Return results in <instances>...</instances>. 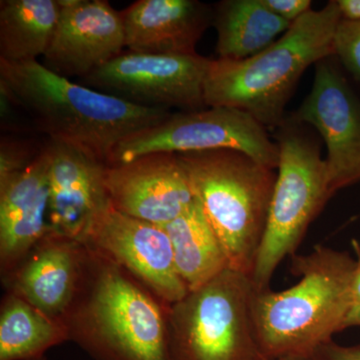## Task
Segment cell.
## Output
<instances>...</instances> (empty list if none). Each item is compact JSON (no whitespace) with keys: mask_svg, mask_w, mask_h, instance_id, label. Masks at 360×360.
<instances>
[{"mask_svg":"<svg viewBox=\"0 0 360 360\" xmlns=\"http://www.w3.org/2000/svg\"><path fill=\"white\" fill-rule=\"evenodd\" d=\"M82 243L129 272L168 307L188 293L175 266L169 236L160 225L111 207Z\"/></svg>","mask_w":360,"mask_h":360,"instance_id":"cell-11","label":"cell"},{"mask_svg":"<svg viewBox=\"0 0 360 360\" xmlns=\"http://www.w3.org/2000/svg\"><path fill=\"white\" fill-rule=\"evenodd\" d=\"M60 15L44 56L59 77H89L124 51L120 11L105 0H58Z\"/></svg>","mask_w":360,"mask_h":360,"instance_id":"cell-12","label":"cell"},{"mask_svg":"<svg viewBox=\"0 0 360 360\" xmlns=\"http://www.w3.org/2000/svg\"><path fill=\"white\" fill-rule=\"evenodd\" d=\"M248 274L231 267L168 307L175 360H260Z\"/></svg>","mask_w":360,"mask_h":360,"instance_id":"cell-7","label":"cell"},{"mask_svg":"<svg viewBox=\"0 0 360 360\" xmlns=\"http://www.w3.org/2000/svg\"><path fill=\"white\" fill-rule=\"evenodd\" d=\"M352 246L355 255H356V269H355L352 295H354V307L360 305V243L357 240H352Z\"/></svg>","mask_w":360,"mask_h":360,"instance_id":"cell-27","label":"cell"},{"mask_svg":"<svg viewBox=\"0 0 360 360\" xmlns=\"http://www.w3.org/2000/svg\"><path fill=\"white\" fill-rule=\"evenodd\" d=\"M341 20L336 0L309 11L274 44L243 60H210L205 103L245 111L266 129H278L304 71L335 56V35Z\"/></svg>","mask_w":360,"mask_h":360,"instance_id":"cell-4","label":"cell"},{"mask_svg":"<svg viewBox=\"0 0 360 360\" xmlns=\"http://www.w3.org/2000/svg\"><path fill=\"white\" fill-rule=\"evenodd\" d=\"M125 49L155 56H193L214 11L198 0H139L120 11Z\"/></svg>","mask_w":360,"mask_h":360,"instance_id":"cell-17","label":"cell"},{"mask_svg":"<svg viewBox=\"0 0 360 360\" xmlns=\"http://www.w3.org/2000/svg\"><path fill=\"white\" fill-rule=\"evenodd\" d=\"M321 360H360V345L341 347L330 342L317 352Z\"/></svg>","mask_w":360,"mask_h":360,"instance_id":"cell-25","label":"cell"},{"mask_svg":"<svg viewBox=\"0 0 360 360\" xmlns=\"http://www.w3.org/2000/svg\"><path fill=\"white\" fill-rule=\"evenodd\" d=\"M63 321L70 340L94 359L175 360L168 305L89 248L79 288Z\"/></svg>","mask_w":360,"mask_h":360,"instance_id":"cell-2","label":"cell"},{"mask_svg":"<svg viewBox=\"0 0 360 360\" xmlns=\"http://www.w3.org/2000/svg\"><path fill=\"white\" fill-rule=\"evenodd\" d=\"M350 326H360V305L354 307L348 315L347 322H345V328Z\"/></svg>","mask_w":360,"mask_h":360,"instance_id":"cell-29","label":"cell"},{"mask_svg":"<svg viewBox=\"0 0 360 360\" xmlns=\"http://www.w3.org/2000/svg\"><path fill=\"white\" fill-rule=\"evenodd\" d=\"M300 276L283 291L257 290L253 319L265 357L315 354L345 328L354 309L356 260L347 252L316 245L307 255H293Z\"/></svg>","mask_w":360,"mask_h":360,"instance_id":"cell-3","label":"cell"},{"mask_svg":"<svg viewBox=\"0 0 360 360\" xmlns=\"http://www.w3.org/2000/svg\"><path fill=\"white\" fill-rule=\"evenodd\" d=\"M260 360H321L319 354L310 355H284L278 357H262Z\"/></svg>","mask_w":360,"mask_h":360,"instance_id":"cell-28","label":"cell"},{"mask_svg":"<svg viewBox=\"0 0 360 360\" xmlns=\"http://www.w3.org/2000/svg\"><path fill=\"white\" fill-rule=\"evenodd\" d=\"M44 146L35 141L2 135L0 141V179L22 172L39 158Z\"/></svg>","mask_w":360,"mask_h":360,"instance_id":"cell-22","label":"cell"},{"mask_svg":"<svg viewBox=\"0 0 360 360\" xmlns=\"http://www.w3.org/2000/svg\"><path fill=\"white\" fill-rule=\"evenodd\" d=\"M105 186L115 210L158 225L174 221L194 201L176 153H148L106 165Z\"/></svg>","mask_w":360,"mask_h":360,"instance_id":"cell-13","label":"cell"},{"mask_svg":"<svg viewBox=\"0 0 360 360\" xmlns=\"http://www.w3.org/2000/svg\"><path fill=\"white\" fill-rule=\"evenodd\" d=\"M49 146L22 172L0 179V269L11 272L51 233Z\"/></svg>","mask_w":360,"mask_h":360,"instance_id":"cell-16","label":"cell"},{"mask_svg":"<svg viewBox=\"0 0 360 360\" xmlns=\"http://www.w3.org/2000/svg\"><path fill=\"white\" fill-rule=\"evenodd\" d=\"M335 56L343 68L360 82V20L341 18L335 35Z\"/></svg>","mask_w":360,"mask_h":360,"instance_id":"cell-23","label":"cell"},{"mask_svg":"<svg viewBox=\"0 0 360 360\" xmlns=\"http://www.w3.org/2000/svg\"><path fill=\"white\" fill-rule=\"evenodd\" d=\"M34 360H46V359H45V356H42V357H40V359H34Z\"/></svg>","mask_w":360,"mask_h":360,"instance_id":"cell-30","label":"cell"},{"mask_svg":"<svg viewBox=\"0 0 360 360\" xmlns=\"http://www.w3.org/2000/svg\"><path fill=\"white\" fill-rule=\"evenodd\" d=\"M68 340L63 321L6 292L0 307V360L40 359L49 348Z\"/></svg>","mask_w":360,"mask_h":360,"instance_id":"cell-21","label":"cell"},{"mask_svg":"<svg viewBox=\"0 0 360 360\" xmlns=\"http://www.w3.org/2000/svg\"><path fill=\"white\" fill-rule=\"evenodd\" d=\"M309 125L286 116L276 129L279 163L266 226L251 279L257 290L269 288L281 262L295 255L310 224L329 198L328 168L321 143Z\"/></svg>","mask_w":360,"mask_h":360,"instance_id":"cell-6","label":"cell"},{"mask_svg":"<svg viewBox=\"0 0 360 360\" xmlns=\"http://www.w3.org/2000/svg\"><path fill=\"white\" fill-rule=\"evenodd\" d=\"M265 6L283 20L292 25L311 11L310 0H264Z\"/></svg>","mask_w":360,"mask_h":360,"instance_id":"cell-24","label":"cell"},{"mask_svg":"<svg viewBox=\"0 0 360 360\" xmlns=\"http://www.w3.org/2000/svg\"><path fill=\"white\" fill-rule=\"evenodd\" d=\"M212 59L193 56H155L123 51L78 84L148 108H207L205 82Z\"/></svg>","mask_w":360,"mask_h":360,"instance_id":"cell-9","label":"cell"},{"mask_svg":"<svg viewBox=\"0 0 360 360\" xmlns=\"http://www.w3.org/2000/svg\"><path fill=\"white\" fill-rule=\"evenodd\" d=\"M49 222L51 233L84 243L97 220L112 207L105 163L80 149L49 141Z\"/></svg>","mask_w":360,"mask_h":360,"instance_id":"cell-14","label":"cell"},{"mask_svg":"<svg viewBox=\"0 0 360 360\" xmlns=\"http://www.w3.org/2000/svg\"><path fill=\"white\" fill-rule=\"evenodd\" d=\"M219 59L243 60L274 44L291 23L265 6L264 0H224L213 7Z\"/></svg>","mask_w":360,"mask_h":360,"instance_id":"cell-18","label":"cell"},{"mask_svg":"<svg viewBox=\"0 0 360 360\" xmlns=\"http://www.w3.org/2000/svg\"><path fill=\"white\" fill-rule=\"evenodd\" d=\"M231 269L251 277L277 174L236 149L176 153Z\"/></svg>","mask_w":360,"mask_h":360,"instance_id":"cell-5","label":"cell"},{"mask_svg":"<svg viewBox=\"0 0 360 360\" xmlns=\"http://www.w3.org/2000/svg\"><path fill=\"white\" fill-rule=\"evenodd\" d=\"M0 85L49 141L80 149L105 165L120 142L174 113L134 105L71 82L39 60L0 59Z\"/></svg>","mask_w":360,"mask_h":360,"instance_id":"cell-1","label":"cell"},{"mask_svg":"<svg viewBox=\"0 0 360 360\" xmlns=\"http://www.w3.org/2000/svg\"><path fill=\"white\" fill-rule=\"evenodd\" d=\"M85 257L84 243L51 232L2 279L7 292L63 321L79 288Z\"/></svg>","mask_w":360,"mask_h":360,"instance_id":"cell-15","label":"cell"},{"mask_svg":"<svg viewBox=\"0 0 360 360\" xmlns=\"http://www.w3.org/2000/svg\"><path fill=\"white\" fill-rule=\"evenodd\" d=\"M163 227L172 243L175 266L189 291L210 283L229 262L198 201Z\"/></svg>","mask_w":360,"mask_h":360,"instance_id":"cell-19","label":"cell"},{"mask_svg":"<svg viewBox=\"0 0 360 360\" xmlns=\"http://www.w3.org/2000/svg\"><path fill=\"white\" fill-rule=\"evenodd\" d=\"M59 15L58 0H2L0 59L25 63L44 58L56 32Z\"/></svg>","mask_w":360,"mask_h":360,"instance_id":"cell-20","label":"cell"},{"mask_svg":"<svg viewBox=\"0 0 360 360\" xmlns=\"http://www.w3.org/2000/svg\"><path fill=\"white\" fill-rule=\"evenodd\" d=\"M333 58L315 65L311 91L290 115L314 127L326 142L331 198L360 182V97Z\"/></svg>","mask_w":360,"mask_h":360,"instance_id":"cell-10","label":"cell"},{"mask_svg":"<svg viewBox=\"0 0 360 360\" xmlns=\"http://www.w3.org/2000/svg\"><path fill=\"white\" fill-rule=\"evenodd\" d=\"M345 20H360V0H336Z\"/></svg>","mask_w":360,"mask_h":360,"instance_id":"cell-26","label":"cell"},{"mask_svg":"<svg viewBox=\"0 0 360 360\" xmlns=\"http://www.w3.org/2000/svg\"><path fill=\"white\" fill-rule=\"evenodd\" d=\"M224 148L243 151L272 169L278 167V146L264 125L245 111L226 106L174 112L160 124L120 142L108 165L129 162L148 153Z\"/></svg>","mask_w":360,"mask_h":360,"instance_id":"cell-8","label":"cell"}]
</instances>
